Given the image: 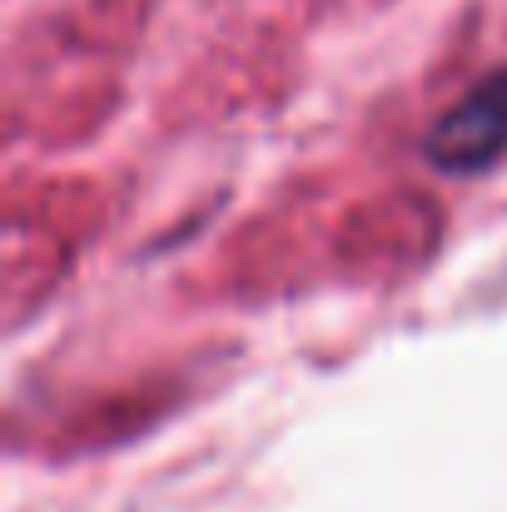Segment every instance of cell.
Wrapping results in <instances>:
<instances>
[{
  "instance_id": "1",
  "label": "cell",
  "mask_w": 507,
  "mask_h": 512,
  "mask_svg": "<svg viewBox=\"0 0 507 512\" xmlns=\"http://www.w3.org/2000/svg\"><path fill=\"white\" fill-rule=\"evenodd\" d=\"M428 165L443 174H473L488 170L507 155V70L483 75L428 135L423 145Z\"/></svg>"
}]
</instances>
